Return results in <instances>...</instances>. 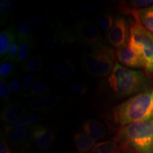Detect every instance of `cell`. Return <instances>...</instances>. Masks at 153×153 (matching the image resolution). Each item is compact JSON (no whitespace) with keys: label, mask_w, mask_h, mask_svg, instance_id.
Returning a JSON list of instances; mask_svg holds the SVG:
<instances>
[{"label":"cell","mask_w":153,"mask_h":153,"mask_svg":"<svg viewBox=\"0 0 153 153\" xmlns=\"http://www.w3.org/2000/svg\"><path fill=\"white\" fill-rule=\"evenodd\" d=\"M17 38L16 29L12 25L8 26L0 33V58L2 60L7 54L9 45Z\"/></svg>","instance_id":"obj_17"},{"label":"cell","mask_w":153,"mask_h":153,"mask_svg":"<svg viewBox=\"0 0 153 153\" xmlns=\"http://www.w3.org/2000/svg\"><path fill=\"white\" fill-rule=\"evenodd\" d=\"M51 90V85L47 82H45L43 79H38L24 97L27 99H34L36 98V97L48 94Z\"/></svg>","instance_id":"obj_22"},{"label":"cell","mask_w":153,"mask_h":153,"mask_svg":"<svg viewBox=\"0 0 153 153\" xmlns=\"http://www.w3.org/2000/svg\"><path fill=\"white\" fill-rule=\"evenodd\" d=\"M106 93L114 98L133 97L152 89V82L144 72L126 68L117 60L104 81Z\"/></svg>","instance_id":"obj_2"},{"label":"cell","mask_w":153,"mask_h":153,"mask_svg":"<svg viewBox=\"0 0 153 153\" xmlns=\"http://www.w3.org/2000/svg\"><path fill=\"white\" fill-rule=\"evenodd\" d=\"M74 145L78 153H88L94 148L97 142L83 131H76L73 135Z\"/></svg>","instance_id":"obj_18"},{"label":"cell","mask_w":153,"mask_h":153,"mask_svg":"<svg viewBox=\"0 0 153 153\" xmlns=\"http://www.w3.org/2000/svg\"><path fill=\"white\" fill-rule=\"evenodd\" d=\"M29 114L27 108L17 100L9 101L4 105L1 111V120L5 126H9L18 121Z\"/></svg>","instance_id":"obj_9"},{"label":"cell","mask_w":153,"mask_h":153,"mask_svg":"<svg viewBox=\"0 0 153 153\" xmlns=\"http://www.w3.org/2000/svg\"><path fill=\"white\" fill-rule=\"evenodd\" d=\"M19 45H20V43H19L18 39H16L15 41H13L11 43V45H9L7 55L3 59L16 63L17 57H18L19 52Z\"/></svg>","instance_id":"obj_30"},{"label":"cell","mask_w":153,"mask_h":153,"mask_svg":"<svg viewBox=\"0 0 153 153\" xmlns=\"http://www.w3.org/2000/svg\"><path fill=\"white\" fill-rule=\"evenodd\" d=\"M10 88H9V83L7 79L4 78H0V97L1 101L5 104L9 101L11 94Z\"/></svg>","instance_id":"obj_32"},{"label":"cell","mask_w":153,"mask_h":153,"mask_svg":"<svg viewBox=\"0 0 153 153\" xmlns=\"http://www.w3.org/2000/svg\"><path fill=\"white\" fill-rule=\"evenodd\" d=\"M55 137V132L52 128L41 125H36L33 140L40 150H45L51 148Z\"/></svg>","instance_id":"obj_14"},{"label":"cell","mask_w":153,"mask_h":153,"mask_svg":"<svg viewBox=\"0 0 153 153\" xmlns=\"http://www.w3.org/2000/svg\"><path fill=\"white\" fill-rule=\"evenodd\" d=\"M51 71L55 77L61 81H70L77 75L75 65L70 59L53 62L51 65Z\"/></svg>","instance_id":"obj_11"},{"label":"cell","mask_w":153,"mask_h":153,"mask_svg":"<svg viewBox=\"0 0 153 153\" xmlns=\"http://www.w3.org/2000/svg\"><path fill=\"white\" fill-rule=\"evenodd\" d=\"M82 131L85 132L93 140H100L108 135V129L101 122L97 120H87L82 125Z\"/></svg>","instance_id":"obj_15"},{"label":"cell","mask_w":153,"mask_h":153,"mask_svg":"<svg viewBox=\"0 0 153 153\" xmlns=\"http://www.w3.org/2000/svg\"><path fill=\"white\" fill-rule=\"evenodd\" d=\"M69 91L72 95L82 96L89 91V88L83 82H76L69 87Z\"/></svg>","instance_id":"obj_31"},{"label":"cell","mask_w":153,"mask_h":153,"mask_svg":"<svg viewBox=\"0 0 153 153\" xmlns=\"http://www.w3.org/2000/svg\"><path fill=\"white\" fill-rule=\"evenodd\" d=\"M0 153H12L11 148L7 136L1 134V140H0Z\"/></svg>","instance_id":"obj_35"},{"label":"cell","mask_w":153,"mask_h":153,"mask_svg":"<svg viewBox=\"0 0 153 153\" xmlns=\"http://www.w3.org/2000/svg\"><path fill=\"white\" fill-rule=\"evenodd\" d=\"M41 116L40 114L36 113H29L18 121L15 122L14 123L9 126H5L4 128L7 132H9L12 130L20 128L35 126L38 122L41 120Z\"/></svg>","instance_id":"obj_20"},{"label":"cell","mask_w":153,"mask_h":153,"mask_svg":"<svg viewBox=\"0 0 153 153\" xmlns=\"http://www.w3.org/2000/svg\"><path fill=\"white\" fill-rule=\"evenodd\" d=\"M114 140L126 153H153V119L124 126Z\"/></svg>","instance_id":"obj_3"},{"label":"cell","mask_w":153,"mask_h":153,"mask_svg":"<svg viewBox=\"0 0 153 153\" xmlns=\"http://www.w3.org/2000/svg\"><path fill=\"white\" fill-rule=\"evenodd\" d=\"M82 68L92 77L106 78L116 62V52L105 43L88 46L81 55Z\"/></svg>","instance_id":"obj_4"},{"label":"cell","mask_w":153,"mask_h":153,"mask_svg":"<svg viewBox=\"0 0 153 153\" xmlns=\"http://www.w3.org/2000/svg\"><path fill=\"white\" fill-rule=\"evenodd\" d=\"M17 39L19 42H26L34 46V33L33 26L26 19L19 22L16 30Z\"/></svg>","instance_id":"obj_19"},{"label":"cell","mask_w":153,"mask_h":153,"mask_svg":"<svg viewBox=\"0 0 153 153\" xmlns=\"http://www.w3.org/2000/svg\"><path fill=\"white\" fill-rule=\"evenodd\" d=\"M130 31V38L138 43L142 50L145 71L150 75H153V33L137 22L131 25Z\"/></svg>","instance_id":"obj_5"},{"label":"cell","mask_w":153,"mask_h":153,"mask_svg":"<svg viewBox=\"0 0 153 153\" xmlns=\"http://www.w3.org/2000/svg\"><path fill=\"white\" fill-rule=\"evenodd\" d=\"M116 57L118 62L126 68L145 69L144 61L129 46L128 44L122 48L116 49Z\"/></svg>","instance_id":"obj_12"},{"label":"cell","mask_w":153,"mask_h":153,"mask_svg":"<svg viewBox=\"0 0 153 153\" xmlns=\"http://www.w3.org/2000/svg\"><path fill=\"white\" fill-rule=\"evenodd\" d=\"M103 118L111 127L120 129L130 124L153 119V89L110 108Z\"/></svg>","instance_id":"obj_1"},{"label":"cell","mask_w":153,"mask_h":153,"mask_svg":"<svg viewBox=\"0 0 153 153\" xmlns=\"http://www.w3.org/2000/svg\"><path fill=\"white\" fill-rule=\"evenodd\" d=\"M43 59L40 55L30 56L26 60L21 63L20 69L22 72L27 73H33L41 70L43 66Z\"/></svg>","instance_id":"obj_21"},{"label":"cell","mask_w":153,"mask_h":153,"mask_svg":"<svg viewBox=\"0 0 153 153\" xmlns=\"http://www.w3.org/2000/svg\"><path fill=\"white\" fill-rule=\"evenodd\" d=\"M76 41L73 31L64 27L60 22L51 24L45 35V45L50 49L66 46Z\"/></svg>","instance_id":"obj_6"},{"label":"cell","mask_w":153,"mask_h":153,"mask_svg":"<svg viewBox=\"0 0 153 153\" xmlns=\"http://www.w3.org/2000/svg\"><path fill=\"white\" fill-rule=\"evenodd\" d=\"M22 80L20 79L19 76H14L9 82V88L11 94L22 95Z\"/></svg>","instance_id":"obj_33"},{"label":"cell","mask_w":153,"mask_h":153,"mask_svg":"<svg viewBox=\"0 0 153 153\" xmlns=\"http://www.w3.org/2000/svg\"><path fill=\"white\" fill-rule=\"evenodd\" d=\"M16 74L14 62L2 59L0 63V78L11 79Z\"/></svg>","instance_id":"obj_26"},{"label":"cell","mask_w":153,"mask_h":153,"mask_svg":"<svg viewBox=\"0 0 153 153\" xmlns=\"http://www.w3.org/2000/svg\"><path fill=\"white\" fill-rule=\"evenodd\" d=\"M95 11V7L91 4L80 3L72 7L70 12L73 15H92Z\"/></svg>","instance_id":"obj_27"},{"label":"cell","mask_w":153,"mask_h":153,"mask_svg":"<svg viewBox=\"0 0 153 153\" xmlns=\"http://www.w3.org/2000/svg\"><path fill=\"white\" fill-rule=\"evenodd\" d=\"M15 1L13 0H1L0 1V23L1 26L7 24V21L14 12Z\"/></svg>","instance_id":"obj_23"},{"label":"cell","mask_w":153,"mask_h":153,"mask_svg":"<svg viewBox=\"0 0 153 153\" xmlns=\"http://www.w3.org/2000/svg\"><path fill=\"white\" fill-rule=\"evenodd\" d=\"M20 153H23V152H20Z\"/></svg>","instance_id":"obj_37"},{"label":"cell","mask_w":153,"mask_h":153,"mask_svg":"<svg viewBox=\"0 0 153 153\" xmlns=\"http://www.w3.org/2000/svg\"><path fill=\"white\" fill-rule=\"evenodd\" d=\"M45 15L43 13H37L32 16V23L36 28H41L43 27L45 22Z\"/></svg>","instance_id":"obj_34"},{"label":"cell","mask_w":153,"mask_h":153,"mask_svg":"<svg viewBox=\"0 0 153 153\" xmlns=\"http://www.w3.org/2000/svg\"><path fill=\"white\" fill-rule=\"evenodd\" d=\"M136 22L153 33V5L132 12Z\"/></svg>","instance_id":"obj_16"},{"label":"cell","mask_w":153,"mask_h":153,"mask_svg":"<svg viewBox=\"0 0 153 153\" xmlns=\"http://www.w3.org/2000/svg\"><path fill=\"white\" fill-rule=\"evenodd\" d=\"M35 126L23 127L7 132L9 142L16 148H22L29 145L33 142V135Z\"/></svg>","instance_id":"obj_13"},{"label":"cell","mask_w":153,"mask_h":153,"mask_svg":"<svg viewBox=\"0 0 153 153\" xmlns=\"http://www.w3.org/2000/svg\"><path fill=\"white\" fill-rule=\"evenodd\" d=\"M39 76L36 73H28L25 74L22 79V96L23 97L26 94V93L30 90V88L32 87L35 82L37 81Z\"/></svg>","instance_id":"obj_28"},{"label":"cell","mask_w":153,"mask_h":153,"mask_svg":"<svg viewBox=\"0 0 153 153\" xmlns=\"http://www.w3.org/2000/svg\"><path fill=\"white\" fill-rule=\"evenodd\" d=\"M115 19L116 17H114V14L108 13V14H104L96 17L95 22L97 26L99 27L102 31L108 33L114 26Z\"/></svg>","instance_id":"obj_25"},{"label":"cell","mask_w":153,"mask_h":153,"mask_svg":"<svg viewBox=\"0 0 153 153\" xmlns=\"http://www.w3.org/2000/svg\"><path fill=\"white\" fill-rule=\"evenodd\" d=\"M74 33L76 41L87 47L104 43L98 26L92 20L82 19L76 22Z\"/></svg>","instance_id":"obj_7"},{"label":"cell","mask_w":153,"mask_h":153,"mask_svg":"<svg viewBox=\"0 0 153 153\" xmlns=\"http://www.w3.org/2000/svg\"><path fill=\"white\" fill-rule=\"evenodd\" d=\"M114 153H126V152H120V151L119 150H118V151H117V152H114Z\"/></svg>","instance_id":"obj_36"},{"label":"cell","mask_w":153,"mask_h":153,"mask_svg":"<svg viewBox=\"0 0 153 153\" xmlns=\"http://www.w3.org/2000/svg\"><path fill=\"white\" fill-rule=\"evenodd\" d=\"M131 26L127 19L121 15L116 16L114 26L106 35V41L117 49L126 47L131 37Z\"/></svg>","instance_id":"obj_8"},{"label":"cell","mask_w":153,"mask_h":153,"mask_svg":"<svg viewBox=\"0 0 153 153\" xmlns=\"http://www.w3.org/2000/svg\"><path fill=\"white\" fill-rule=\"evenodd\" d=\"M60 95L48 93L31 99L28 104V108L36 112H45L53 109L62 102Z\"/></svg>","instance_id":"obj_10"},{"label":"cell","mask_w":153,"mask_h":153,"mask_svg":"<svg viewBox=\"0 0 153 153\" xmlns=\"http://www.w3.org/2000/svg\"><path fill=\"white\" fill-rule=\"evenodd\" d=\"M119 150L115 140H108L97 143L94 148L88 153H114Z\"/></svg>","instance_id":"obj_24"},{"label":"cell","mask_w":153,"mask_h":153,"mask_svg":"<svg viewBox=\"0 0 153 153\" xmlns=\"http://www.w3.org/2000/svg\"><path fill=\"white\" fill-rule=\"evenodd\" d=\"M19 52L17 57L16 63L23 62L29 57L30 54V49L33 48V46L26 42H19Z\"/></svg>","instance_id":"obj_29"}]
</instances>
